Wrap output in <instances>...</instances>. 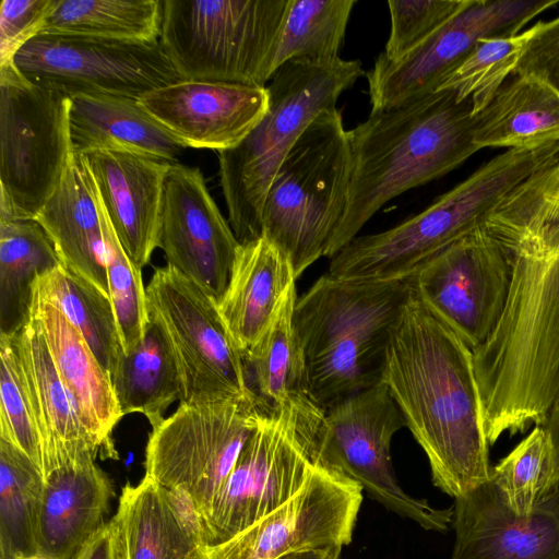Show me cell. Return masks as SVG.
Masks as SVG:
<instances>
[{
	"mask_svg": "<svg viewBox=\"0 0 559 559\" xmlns=\"http://www.w3.org/2000/svg\"><path fill=\"white\" fill-rule=\"evenodd\" d=\"M381 382L426 453L435 486L459 498L490 480L473 350L415 292L391 333Z\"/></svg>",
	"mask_w": 559,
	"mask_h": 559,
	"instance_id": "1",
	"label": "cell"
},
{
	"mask_svg": "<svg viewBox=\"0 0 559 559\" xmlns=\"http://www.w3.org/2000/svg\"><path fill=\"white\" fill-rule=\"evenodd\" d=\"M512 260L502 314L473 362L489 444L542 426L559 395V219L501 243Z\"/></svg>",
	"mask_w": 559,
	"mask_h": 559,
	"instance_id": "2",
	"label": "cell"
},
{
	"mask_svg": "<svg viewBox=\"0 0 559 559\" xmlns=\"http://www.w3.org/2000/svg\"><path fill=\"white\" fill-rule=\"evenodd\" d=\"M352 178L347 206L328 248L333 258L389 201L450 173L478 151L471 99L437 91L371 111L348 131Z\"/></svg>",
	"mask_w": 559,
	"mask_h": 559,
	"instance_id": "3",
	"label": "cell"
},
{
	"mask_svg": "<svg viewBox=\"0 0 559 559\" xmlns=\"http://www.w3.org/2000/svg\"><path fill=\"white\" fill-rule=\"evenodd\" d=\"M413 293L414 274L390 281L325 274L297 298L294 328L320 408L381 382L391 333Z\"/></svg>",
	"mask_w": 559,
	"mask_h": 559,
	"instance_id": "4",
	"label": "cell"
},
{
	"mask_svg": "<svg viewBox=\"0 0 559 559\" xmlns=\"http://www.w3.org/2000/svg\"><path fill=\"white\" fill-rule=\"evenodd\" d=\"M559 158V141L510 148L480 166L420 213L381 233L354 238L331 258L330 276L390 281L415 274L486 217L523 181Z\"/></svg>",
	"mask_w": 559,
	"mask_h": 559,
	"instance_id": "5",
	"label": "cell"
},
{
	"mask_svg": "<svg viewBox=\"0 0 559 559\" xmlns=\"http://www.w3.org/2000/svg\"><path fill=\"white\" fill-rule=\"evenodd\" d=\"M365 74L359 60H292L266 86L267 109L236 146L218 152L228 223L240 243L262 237L264 200L281 164L322 111Z\"/></svg>",
	"mask_w": 559,
	"mask_h": 559,
	"instance_id": "6",
	"label": "cell"
},
{
	"mask_svg": "<svg viewBox=\"0 0 559 559\" xmlns=\"http://www.w3.org/2000/svg\"><path fill=\"white\" fill-rule=\"evenodd\" d=\"M352 164L349 133L335 107L313 119L271 181L262 237L286 255L296 278L326 255L347 206Z\"/></svg>",
	"mask_w": 559,
	"mask_h": 559,
	"instance_id": "7",
	"label": "cell"
},
{
	"mask_svg": "<svg viewBox=\"0 0 559 559\" xmlns=\"http://www.w3.org/2000/svg\"><path fill=\"white\" fill-rule=\"evenodd\" d=\"M290 0H163L159 41L185 81L266 87Z\"/></svg>",
	"mask_w": 559,
	"mask_h": 559,
	"instance_id": "8",
	"label": "cell"
},
{
	"mask_svg": "<svg viewBox=\"0 0 559 559\" xmlns=\"http://www.w3.org/2000/svg\"><path fill=\"white\" fill-rule=\"evenodd\" d=\"M269 413L254 393L179 403L152 428L145 448V477L185 499L203 524L243 445Z\"/></svg>",
	"mask_w": 559,
	"mask_h": 559,
	"instance_id": "9",
	"label": "cell"
},
{
	"mask_svg": "<svg viewBox=\"0 0 559 559\" xmlns=\"http://www.w3.org/2000/svg\"><path fill=\"white\" fill-rule=\"evenodd\" d=\"M71 97L0 67V218H35L74 155Z\"/></svg>",
	"mask_w": 559,
	"mask_h": 559,
	"instance_id": "10",
	"label": "cell"
},
{
	"mask_svg": "<svg viewBox=\"0 0 559 559\" xmlns=\"http://www.w3.org/2000/svg\"><path fill=\"white\" fill-rule=\"evenodd\" d=\"M405 420L382 382L333 405L324 413L318 443L320 463L361 486L394 513L423 528L443 532L453 509H436L407 495L397 484L391 462V441Z\"/></svg>",
	"mask_w": 559,
	"mask_h": 559,
	"instance_id": "11",
	"label": "cell"
},
{
	"mask_svg": "<svg viewBox=\"0 0 559 559\" xmlns=\"http://www.w3.org/2000/svg\"><path fill=\"white\" fill-rule=\"evenodd\" d=\"M148 308L165 326L182 378L180 403H207L252 394L243 354L217 301L195 282L165 265L146 287Z\"/></svg>",
	"mask_w": 559,
	"mask_h": 559,
	"instance_id": "12",
	"label": "cell"
},
{
	"mask_svg": "<svg viewBox=\"0 0 559 559\" xmlns=\"http://www.w3.org/2000/svg\"><path fill=\"white\" fill-rule=\"evenodd\" d=\"M13 64L33 83L70 97L87 94L139 99L182 81L159 40L37 35L17 51Z\"/></svg>",
	"mask_w": 559,
	"mask_h": 559,
	"instance_id": "13",
	"label": "cell"
},
{
	"mask_svg": "<svg viewBox=\"0 0 559 559\" xmlns=\"http://www.w3.org/2000/svg\"><path fill=\"white\" fill-rule=\"evenodd\" d=\"M322 465L313 444L283 415H264L202 524L207 546L224 543L273 513Z\"/></svg>",
	"mask_w": 559,
	"mask_h": 559,
	"instance_id": "14",
	"label": "cell"
},
{
	"mask_svg": "<svg viewBox=\"0 0 559 559\" xmlns=\"http://www.w3.org/2000/svg\"><path fill=\"white\" fill-rule=\"evenodd\" d=\"M511 278L510 253L480 226L426 262L414 274V292L474 350L496 328Z\"/></svg>",
	"mask_w": 559,
	"mask_h": 559,
	"instance_id": "15",
	"label": "cell"
},
{
	"mask_svg": "<svg viewBox=\"0 0 559 559\" xmlns=\"http://www.w3.org/2000/svg\"><path fill=\"white\" fill-rule=\"evenodd\" d=\"M558 0H471L456 15L399 60L381 53L366 73L371 111L438 91L481 38L518 35Z\"/></svg>",
	"mask_w": 559,
	"mask_h": 559,
	"instance_id": "16",
	"label": "cell"
},
{
	"mask_svg": "<svg viewBox=\"0 0 559 559\" xmlns=\"http://www.w3.org/2000/svg\"><path fill=\"white\" fill-rule=\"evenodd\" d=\"M362 502L359 484L318 466L288 502L230 539L209 546L206 559H280L299 550L352 542Z\"/></svg>",
	"mask_w": 559,
	"mask_h": 559,
	"instance_id": "17",
	"label": "cell"
},
{
	"mask_svg": "<svg viewBox=\"0 0 559 559\" xmlns=\"http://www.w3.org/2000/svg\"><path fill=\"white\" fill-rule=\"evenodd\" d=\"M240 242L212 198L200 168L173 163L164 186L158 248L217 302Z\"/></svg>",
	"mask_w": 559,
	"mask_h": 559,
	"instance_id": "18",
	"label": "cell"
},
{
	"mask_svg": "<svg viewBox=\"0 0 559 559\" xmlns=\"http://www.w3.org/2000/svg\"><path fill=\"white\" fill-rule=\"evenodd\" d=\"M450 559H559V486L515 514L490 478L455 498Z\"/></svg>",
	"mask_w": 559,
	"mask_h": 559,
	"instance_id": "19",
	"label": "cell"
},
{
	"mask_svg": "<svg viewBox=\"0 0 559 559\" xmlns=\"http://www.w3.org/2000/svg\"><path fill=\"white\" fill-rule=\"evenodd\" d=\"M141 107L185 147L236 146L267 109L266 87L180 81L142 95Z\"/></svg>",
	"mask_w": 559,
	"mask_h": 559,
	"instance_id": "20",
	"label": "cell"
},
{
	"mask_svg": "<svg viewBox=\"0 0 559 559\" xmlns=\"http://www.w3.org/2000/svg\"><path fill=\"white\" fill-rule=\"evenodd\" d=\"M81 155L120 243L142 269L158 248L164 186L173 163L127 151Z\"/></svg>",
	"mask_w": 559,
	"mask_h": 559,
	"instance_id": "21",
	"label": "cell"
},
{
	"mask_svg": "<svg viewBox=\"0 0 559 559\" xmlns=\"http://www.w3.org/2000/svg\"><path fill=\"white\" fill-rule=\"evenodd\" d=\"M93 451L71 453L44 475L37 521V555L72 559L107 523L112 486Z\"/></svg>",
	"mask_w": 559,
	"mask_h": 559,
	"instance_id": "22",
	"label": "cell"
},
{
	"mask_svg": "<svg viewBox=\"0 0 559 559\" xmlns=\"http://www.w3.org/2000/svg\"><path fill=\"white\" fill-rule=\"evenodd\" d=\"M296 285L261 340L243 354L250 390L271 413L285 416L318 452L324 411L311 396L293 313Z\"/></svg>",
	"mask_w": 559,
	"mask_h": 559,
	"instance_id": "23",
	"label": "cell"
},
{
	"mask_svg": "<svg viewBox=\"0 0 559 559\" xmlns=\"http://www.w3.org/2000/svg\"><path fill=\"white\" fill-rule=\"evenodd\" d=\"M31 316L38 322L57 371L102 456L117 459L111 435L123 415L109 373L76 328L35 292Z\"/></svg>",
	"mask_w": 559,
	"mask_h": 559,
	"instance_id": "24",
	"label": "cell"
},
{
	"mask_svg": "<svg viewBox=\"0 0 559 559\" xmlns=\"http://www.w3.org/2000/svg\"><path fill=\"white\" fill-rule=\"evenodd\" d=\"M115 518L127 559H206L209 546L192 507L145 476L124 486Z\"/></svg>",
	"mask_w": 559,
	"mask_h": 559,
	"instance_id": "25",
	"label": "cell"
},
{
	"mask_svg": "<svg viewBox=\"0 0 559 559\" xmlns=\"http://www.w3.org/2000/svg\"><path fill=\"white\" fill-rule=\"evenodd\" d=\"M296 280L289 260L264 237L240 243L217 305L242 354L271 328Z\"/></svg>",
	"mask_w": 559,
	"mask_h": 559,
	"instance_id": "26",
	"label": "cell"
},
{
	"mask_svg": "<svg viewBox=\"0 0 559 559\" xmlns=\"http://www.w3.org/2000/svg\"><path fill=\"white\" fill-rule=\"evenodd\" d=\"M35 219L60 262L109 296L96 186L81 154L74 153L59 187Z\"/></svg>",
	"mask_w": 559,
	"mask_h": 559,
	"instance_id": "27",
	"label": "cell"
},
{
	"mask_svg": "<svg viewBox=\"0 0 559 559\" xmlns=\"http://www.w3.org/2000/svg\"><path fill=\"white\" fill-rule=\"evenodd\" d=\"M69 118L76 154L127 151L177 163L186 148L135 98L73 95Z\"/></svg>",
	"mask_w": 559,
	"mask_h": 559,
	"instance_id": "28",
	"label": "cell"
},
{
	"mask_svg": "<svg viewBox=\"0 0 559 559\" xmlns=\"http://www.w3.org/2000/svg\"><path fill=\"white\" fill-rule=\"evenodd\" d=\"M15 342L41 436L43 471L57 454L72 448L87 445L102 454L81 420L34 317L15 333Z\"/></svg>",
	"mask_w": 559,
	"mask_h": 559,
	"instance_id": "29",
	"label": "cell"
},
{
	"mask_svg": "<svg viewBox=\"0 0 559 559\" xmlns=\"http://www.w3.org/2000/svg\"><path fill=\"white\" fill-rule=\"evenodd\" d=\"M559 141V94L546 84L512 75L474 115V144L524 148Z\"/></svg>",
	"mask_w": 559,
	"mask_h": 559,
	"instance_id": "30",
	"label": "cell"
},
{
	"mask_svg": "<svg viewBox=\"0 0 559 559\" xmlns=\"http://www.w3.org/2000/svg\"><path fill=\"white\" fill-rule=\"evenodd\" d=\"M122 415L141 413L155 427L168 407L183 396L179 362L169 335L148 308L143 340L129 354H122L111 374Z\"/></svg>",
	"mask_w": 559,
	"mask_h": 559,
	"instance_id": "31",
	"label": "cell"
},
{
	"mask_svg": "<svg viewBox=\"0 0 559 559\" xmlns=\"http://www.w3.org/2000/svg\"><path fill=\"white\" fill-rule=\"evenodd\" d=\"M60 263L35 218H0V335H13L31 320L36 280Z\"/></svg>",
	"mask_w": 559,
	"mask_h": 559,
	"instance_id": "32",
	"label": "cell"
},
{
	"mask_svg": "<svg viewBox=\"0 0 559 559\" xmlns=\"http://www.w3.org/2000/svg\"><path fill=\"white\" fill-rule=\"evenodd\" d=\"M33 292L76 328L111 378L123 348L109 296L62 263L41 274Z\"/></svg>",
	"mask_w": 559,
	"mask_h": 559,
	"instance_id": "33",
	"label": "cell"
},
{
	"mask_svg": "<svg viewBox=\"0 0 559 559\" xmlns=\"http://www.w3.org/2000/svg\"><path fill=\"white\" fill-rule=\"evenodd\" d=\"M162 16L163 0H59L39 35L153 43Z\"/></svg>",
	"mask_w": 559,
	"mask_h": 559,
	"instance_id": "34",
	"label": "cell"
},
{
	"mask_svg": "<svg viewBox=\"0 0 559 559\" xmlns=\"http://www.w3.org/2000/svg\"><path fill=\"white\" fill-rule=\"evenodd\" d=\"M44 476L20 449L0 438L1 559L37 555V521Z\"/></svg>",
	"mask_w": 559,
	"mask_h": 559,
	"instance_id": "35",
	"label": "cell"
},
{
	"mask_svg": "<svg viewBox=\"0 0 559 559\" xmlns=\"http://www.w3.org/2000/svg\"><path fill=\"white\" fill-rule=\"evenodd\" d=\"M355 0H290L271 60L272 74L292 60L340 58Z\"/></svg>",
	"mask_w": 559,
	"mask_h": 559,
	"instance_id": "36",
	"label": "cell"
},
{
	"mask_svg": "<svg viewBox=\"0 0 559 559\" xmlns=\"http://www.w3.org/2000/svg\"><path fill=\"white\" fill-rule=\"evenodd\" d=\"M527 36L526 29L509 37L481 38L438 91H452L460 102L471 99L477 114L514 74Z\"/></svg>",
	"mask_w": 559,
	"mask_h": 559,
	"instance_id": "37",
	"label": "cell"
},
{
	"mask_svg": "<svg viewBox=\"0 0 559 559\" xmlns=\"http://www.w3.org/2000/svg\"><path fill=\"white\" fill-rule=\"evenodd\" d=\"M97 193V190H96ZM103 227L109 298L115 311L123 354L143 340L148 322V302L142 269L136 266L120 243L97 193Z\"/></svg>",
	"mask_w": 559,
	"mask_h": 559,
	"instance_id": "38",
	"label": "cell"
},
{
	"mask_svg": "<svg viewBox=\"0 0 559 559\" xmlns=\"http://www.w3.org/2000/svg\"><path fill=\"white\" fill-rule=\"evenodd\" d=\"M0 438L43 473V441L17 352L15 334L0 335Z\"/></svg>",
	"mask_w": 559,
	"mask_h": 559,
	"instance_id": "39",
	"label": "cell"
},
{
	"mask_svg": "<svg viewBox=\"0 0 559 559\" xmlns=\"http://www.w3.org/2000/svg\"><path fill=\"white\" fill-rule=\"evenodd\" d=\"M548 456L542 426L534 429L496 466L491 479L509 508L518 515H528L538 499Z\"/></svg>",
	"mask_w": 559,
	"mask_h": 559,
	"instance_id": "40",
	"label": "cell"
},
{
	"mask_svg": "<svg viewBox=\"0 0 559 559\" xmlns=\"http://www.w3.org/2000/svg\"><path fill=\"white\" fill-rule=\"evenodd\" d=\"M471 0H389L391 31L381 55L399 60L415 49Z\"/></svg>",
	"mask_w": 559,
	"mask_h": 559,
	"instance_id": "41",
	"label": "cell"
},
{
	"mask_svg": "<svg viewBox=\"0 0 559 559\" xmlns=\"http://www.w3.org/2000/svg\"><path fill=\"white\" fill-rule=\"evenodd\" d=\"M59 0H2L0 67L13 63L17 51L39 35Z\"/></svg>",
	"mask_w": 559,
	"mask_h": 559,
	"instance_id": "42",
	"label": "cell"
},
{
	"mask_svg": "<svg viewBox=\"0 0 559 559\" xmlns=\"http://www.w3.org/2000/svg\"><path fill=\"white\" fill-rule=\"evenodd\" d=\"M527 34L513 75L535 79L559 94V16L533 25Z\"/></svg>",
	"mask_w": 559,
	"mask_h": 559,
	"instance_id": "43",
	"label": "cell"
},
{
	"mask_svg": "<svg viewBox=\"0 0 559 559\" xmlns=\"http://www.w3.org/2000/svg\"><path fill=\"white\" fill-rule=\"evenodd\" d=\"M72 559H127L122 532L114 516Z\"/></svg>",
	"mask_w": 559,
	"mask_h": 559,
	"instance_id": "44",
	"label": "cell"
},
{
	"mask_svg": "<svg viewBox=\"0 0 559 559\" xmlns=\"http://www.w3.org/2000/svg\"><path fill=\"white\" fill-rule=\"evenodd\" d=\"M542 427L547 439L548 456L538 498L559 486V395Z\"/></svg>",
	"mask_w": 559,
	"mask_h": 559,
	"instance_id": "45",
	"label": "cell"
},
{
	"mask_svg": "<svg viewBox=\"0 0 559 559\" xmlns=\"http://www.w3.org/2000/svg\"><path fill=\"white\" fill-rule=\"evenodd\" d=\"M341 546H331L289 552L280 559H340Z\"/></svg>",
	"mask_w": 559,
	"mask_h": 559,
	"instance_id": "46",
	"label": "cell"
}]
</instances>
